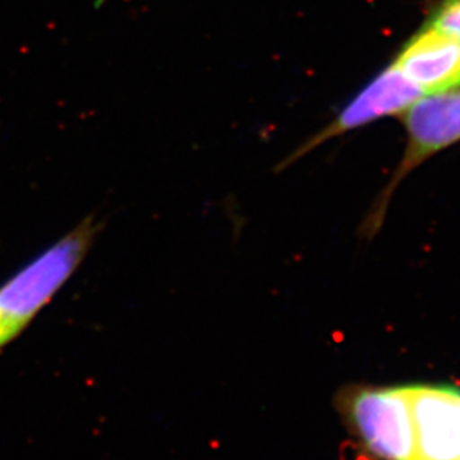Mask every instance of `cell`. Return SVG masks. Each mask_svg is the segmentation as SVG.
<instances>
[{
  "label": "cell",
  "mask_w": 460,
  "mask_h": 460,
  "mask_svg": "<svg viewBox=\"0 0 460 460\" xmlns=\"http://www.w3.org/2000/svg\"><path fill=\"white\" fill-rule=\"evenodd\" d=\"M414 460H460V387L410 383Z\"/></svg>",
  "instance_id": "5"
},
{
  "label": "cell",
  "mask_w": 460,
  "mask_h": 460,
  "mask_svg": "<svg viewBox=\"0 0 460 460\" xmlns=\"http://www.w3.org/2000/svg\"><path fill=\"white\" fill-rule=\"evenodd\" d=\"M429 22L460 38V0H443L430 15Z\"/></svg>",
  "instance_id": "7"
},
{
  "label": "cell",
  "mask_w": 460,
  "mask_h": 460,
  "mask_svg": "<svg viewBox=\"0 0 460 460\" xmlns=\"http://www.w3.org/2000/svg\"><path fill=\"white\" fill-rule=\"evenodd\" d=\"M405 112L407 151L396 169L389 189L383 193V199L378 204V213L369 218V230L376 220L380 225L389 196L412 169L435 153L460 141V85L438 93H429L428 96L423 94Z\"/></svg>",
  "instance_id": "3"
},
{
  "label": "cell",
  "mask_w": 460,
  "mask_h": 460,
  "mask_svg": "<svg viewBox=\"0 0 460 460\" xmlns=\"http://www.w3.org/2000/svg\"><path fill=\"white\" fill-rule=\"evenodd\" d=\"M394 63L423 94L453 89L460 85V38L426 22Z\"/></svg>",
  "instance_id": "6"
},
{
  "label": "cell",
  "mask_w": 460,
  "mask_h": 460,
  "mask_svg": "<svg viewBox=\"0 0 460 460\" xmlns=\"http://www.w3.org/2000/svg\"><path fill=\"white\" fill-rule=\"evenodd\" d=\"M102 223L87 216L0 284V349L15 341L80 270Z\"/></svg>",
  "instance_id": "1"
},
{
  "label": "cell",
  "mask_w": 460,
  "mask_h": 460,
  "mask_svg": "<svg viewBox=\"0 0 460 460\" xmlns=\"http://www.w3.org/2000/svg\"><path fill=\"white\" fill-rule=\"evenodd\" d=\"M337 408L365 456L414 460L407 385H347L337 394Z\"/></svg>",
  "instance_id": "2"
},
{
  "label": "cell",
  "mask_w": 460,
  "mask_h": 460,
  "mask_svg": "<svg viewBox=\"0 0 460 460\" xmlns=\"http://www.w3.org/2000/svg\"><path fill=\"white\" fill-rule=\"evenodd\" d=\"M421 96L423 92L412 81L408 80L405 74L394 63H392L362 92H358L328 126H324L310 139H306L304 144L297 146L292 155H288L277 166L279 168L277 171L288 169V166L296 164L297 160L305 157L308 153L332 137H340L342 133L349 132L354 128H362L365 124L376 121L381 117L407 111L408 108Z\"/></svg>",
  "instance_id": "4"
}]
</instances>
